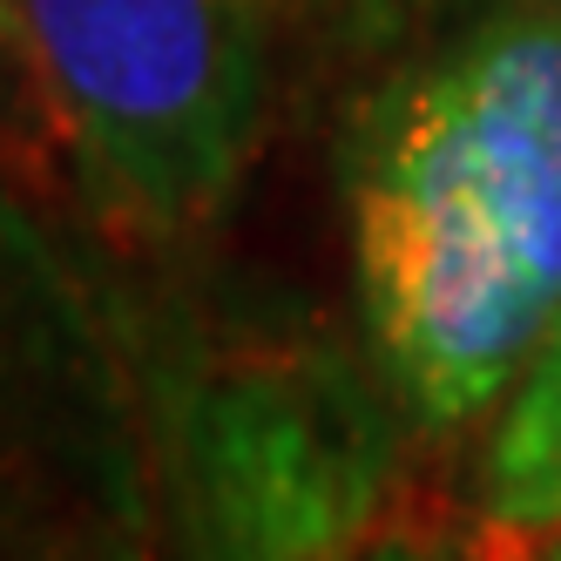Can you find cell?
<instances>
[{
	"label": "cell",
	"mask_w": 561,
	"mask_h": 561,
	"mask_svg": "<svg viewBox=\"0 0 561 561\" xmlns=\"http://www.w3.org/2000/svg\"><path fill=\"white\" fill-rule=\"evenodd\" d=\"M352 251L407 407L460 426L561 325V0H494L352 142Z\"/></svg>",
	"instance_id": "6da1fadb"
},
{
	"label": "cell",
	"mask_w": 561,
	"mask_h": 561,
	"mask_svg": "<svg viewBox=\"0 0 561 561\" xmlns=\"http://www.w3.org/2000/svg\"><path fill=\"white\" fill-rule=\"evenodd\" d=\"M34 95L149 230L210 217L257 142V0H8Z\"/></svg>",
	"instance_id": "7a4b0ae2"
},
{
	"label": "cell",
	"mask_w": 561,
	"mask_h": 561,
	"mask_svg": "<svg viewBox=\"0 0 561 561\" xmlns=\"http://www.w3.org/2000/svg\"><path fill=\"white\" fill-rule=\"evenodd\" d=\"M0 528L142 548L123 373L0 170Z\"/></svg>",
	"instance_id": "3957f363"
},
{
	"label": "cell",
	"mask_w": 561,
	"mask_h": 561,
	"mask_svg": "<svg viewBox=\"0 0 561 561\" xmlns=\"http://www.w3.org/2000/svg\"><path fill=\"white\" fill-rule=\"evenodd\" d=\"M480 507L494 528H561V325L507 386L480 467Z\"/></svg>",
	"instance_id": "277c9868"
},
{
	"label": "cell",
	"mask_w": 561,
	"mask_h": 561,
	"mask_svg": "<svg viewBox=\"0 0 561 561\" xmlns=\"http://www.w3.org/2000/svg\"><path fill=\"white\" fill-rule=\"evenodd\" d=\"M0 561H142V548L75 541V535H34V528H0Z\"/></svg>",
	"instance_id": "5b68a950"
},
{
	"label": "cell",
	"mask_w": 561,
	"mask_h": 561,
	"mask_svg": "<svg viewBox=\"0 0 561 561\" xmlns=\"http://www.w3.org/2000/svg\"><path fill=\"white\" fill-rule=\"evenodd\" d=\"M514 561H561V528H501Z\"/></svg>",
	"instance_id": "8992f818"
},
{
	"label": "cell",
	"mask_w": 561,
	"mask_h": 561,
	"mask_svg": "<svg viewBox=\"0 0 561 561\" xmlns=\"http://www.w3.org/2000/svg\"><path fill=\"white\" fill-rule=\"evenodd\" d=\"M27 82V61H21V42H14V14H8V0H0V95H8V82ZM34 89V82H27Z\"/></svg>",
	"instance_id": "52a82bcc"
},
{
	"label": "cell",
	"mask_w": 561,
	"mask_h": 561,
	"mask_svg": "<svg viewBox=\"0 0 561 561\" xmlns=\"http://www.w3.org/2000/svg\"><path fill=\"white\" fill-rule=\"evenodd\" d=\"M379 561H426V554H413V548H392V554H379Z\"/></svg>",
	"instance_id": "ba28073f"
}]
</instances>
